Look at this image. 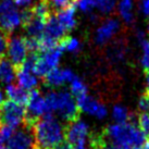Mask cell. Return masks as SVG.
I'll return each mask as SVG.
<instances>
[{"label": "cell", "instance_id": "obj_1", "mask_svg": "<svg viewBox=\"0 0 149 149\" xmlns=\"http://www.w3.org/2000/svg\"><path fill=\"white\" fill-rule=\"evenodd\" d=\"M35 146L42 149H52L64 139V126L51 113H45L32 130Z\"/></svg>", "mask_w": 149, "mask_h": 149}, {"label": "cell", "instance_id": "obj_2", "mask_svg": "<svg viewBox=\"0 0 149 149\" xmlns=\"http://www.w3.org/2000/svg\"><path fill=\"white\" fill-rule=\"evenodd\" d=\"M102 131L110 141L124 149H139L147 139L139 128L130 123L109 125Z\"/></svg>", "mask_w": 149, "mask_h": 149}, {"label": "cell", "instance_id": "obj_3", "mask_svg": "<svg viewBox=\"0 0 149 149\" xmlns=\"http://www.w3.org/2000/svg\"><path fill=\"white\" fill-rule=\"evenodd\" d=\"M59 116L65 121L68 124H72L79 120L81 109L76 104V100L72 94L68 91L57 93V110Z\"/></svg>", "mask_w": 149, "mask_h": 149}, {"label": "cell", "instance_id": "obj_4", "mask_svg": "<svg viewBox=\"0 0 149 149\" xmlns=\"http://www.w3.org/2000/svg\"><path fill=\"white\" fill-rule=\"evenodd\" d=\"M26 113V107L13 102L12 100H3L0 104V125H6L12 128L22 123Z\"/></svg>", "mask_w": 149, "mask_h": 149}, {"label": "cell", "instance_id": "obj_5", "mask_svg": "<svg viewBox=\"0 0 149 149\" xmlns=\"http://www.w3.org/2000/svg\"><path fill=\"white\" fill-rule=\"evenodd\" d=\"M27 46L26 39L23 37H14L11 38L8 42V57L10 62L14 66V70L19 69L24 63L25 59L27 57Z\"/></svg>", "mask_w": 149, "mask_h": 149}, {"label": "cell", "instance_id": "obj_6", "mask_svg": "<svg viewBox=\"0 0 149 149\" xmlns=\"http://www.w3.org/2000/svg\"><path fill=\"white\" fill-rule=\"evenodd\" d=\"M88 130V125L81 120L72 124H66L64 125V138L69 144L74 147L81 143H85Z\"/></svg>", "mask_w": 149, "mask_h": 149}, {"label": "cell", "instance_id": "obj_7", "mask_svg": "<svg viewBox=\"0 0 149 149\" xmlns=\"http://www.w3.org/2000/svg\"><path fill=\"white\" fill-rule=\"evenodd\" d=\"M35 145L33 132L23 126V128L13 133L7 143L8 149H31Z\"/></svg>", "mask_w": 149, "mask_h": 149}, {"label": "cell", "instance_id": "obj_8", "mask_svg": "<svg viewBox=\"0 0 149 149\" xmlns=\"http://www.w3.org/2000/svg\"><path fill=\"white\" fill-rule=\"evenodd\" d=\"M74 77V74L71 70H68V69L60 70L58 68H56L44 77V84L47 87L57 88L63 85L65 82H72Z\"/></svg>", "mask_w": 149, "mask_h": 149}, {"label": "cell", "instance_id": "obj_9", "mask_svg": "<svg viewBox=\"0 0 149 149\" xmlns=\"http://www.w3.org/2000/svg\"><path fill=\"white\" fill-rule=\"evenodd\" d=\"M76 100V104L79 107L81 110L96 116L99 119H102L107 116V109L104 104H99L96 99H94L91 96H84L82 98H79Z\"/></svg>", "mask_w": 149, "mask_h": 149}, {"label": "cell", "instance_id": "obj_10", "mask_svg": "<svg viewBox=\"0 0 149 149\" xmlns=\"http://www.w3.org/2000/svg\"><path fill=\"white\" fill-rule=\"evenodd\" d=\"M21 24V14L17 12L15 8L0 13V29L4 33H11Z\"/></svg>", "mask_w": 149, "mask_h": 149}, {"label": "cell", "instance_id": "obj_11", "mask_svg": "<svg viewBox=\"0 0 149 149\" xmlns=\"http://www.w3.org/2000/svg\"><path fill=\"white\" fill-rule=\"evenodd\" d=\"M119 29V22L116 20H107L96 32L95 40L97 44H104Z\"/></svg>", "mask_w": 149, "mask_h": 149}, {"label": "cell", "instance_id": "obj_12", "mask_svg": "<svg viewBox=\"0 0 149 149\" xmlns=\"http://www.w3.org/2000/svg\"><path fill=\"white\" fill-rule=\"evenodd\" d=\"M65 32L66 31L63 29L62 25L60 24L57 17L51 15L50 19L48 20V22H47V24H46L42 34H45L46 36H48L51 39L59 42L63 37H65Z\"/></svg>", "mask_w": 149, "mask_h": 149}, {"label": "cell", "instance_id": "obj_13", "mask_svg": "<svg viewBox=\"0 0 149 149\" xmlns=\"http://www.w3.org/2000/svg\"><path fill=\"white\" fill-rule=\"evenodd\" d=\"M6 93L10 100H12L13 102L21 104L23 107H27L29 102V91L22 88L21 86L9 84L6 87Z\"/></svg>", "mask_w": 149, "mask_h": 149}, {"label": "cell", "instance_id": "obj_14", "mask_svg": "<svg viewBox=\"0 0 149 149\" xmlns=\"http://www.w3.org/2000/svg\"><path fill=\"white\" fill-rule=\"evenodd\" d=\"M57 19L60 22V24L63 26V29L68 31H71L72 29L75 27L76 24V20H75V8L74 4L69 6L64 9H61L58 13H57Z\"/></svg>", "mask_w": 149, "mask_h": 149}, {"label": "cell", "instance_id": "obj_15", "mask_svg": "<svg viewBox=\"0 0 149 149\" xmlns=\"http://www.w3.org/2000/svg\"><path fill=\"white\" fill-rule=\"evenodd\" d=\"M14 75L15 70L12 63L8 61L4 57L0 59V83L9 85V83H11L14 79Z\"/></svg>", "mask_w": 149, "mask_h": 149}, {"label": "cell", "instance_id": "obj_16", "mask_svg": "<svg viewBox=\"0 0 149 149\" xmlns=\"http://www.w3.org/2000/svg\"><path fill=\"white\" fill-rule=\"evenodd\" d=\"M61 54H62V50L57 46L54 49L49 50V51H46V52H42V54H40V58H42V60L44 61L46 65L48 66V69L51 71L58 66Z\"/></svg>", "mask_w": 149, "mask_h": 149}, {"label": "cell", "instance_id": "obj_17", "mask_svg": "<svg viewBox=\"0 0 149 149\" xmlns=\"http://www.w3.org/2000/svg\"><path fill=\"white\" fill-rule=\"evenodd\" d=\"M15 74L17 76L19 86H21L26 91H29V89L32 91V89L36 88L38 82L35 75H33L29 72H25V71H17Z\"/></svg>", "mask_w": 149, "mask_h": 149}, {"label": "cell", "instance_id": "obj_18", "mask_svg": "<svg viewBox=\"0 0 149 149\" xmlns=\"http://www.w3.org/2000/svg\"><path fill=\"white\" fill-rule=\"evenodd\" d=\"M71 91L75 99L82 98L84 96H87V87L86 85L77 77H74V79L71 82Z\"/></svg>", "mask_w": 149, "mask_h": 149}, {"label": "cell", "instance_id": "obj_19", "mask_svg": "<svg viewBox=\"0 0 149 149\" xmlns=\"http://www.w3.org/2000/svg\"><path fill=\"white\" fill-rule=\"evenodd\" d=\"M119 10L125 21L128 23L133 21V0H121L119 3Z\"/></svg>", "mask_w": 149, "mask_h": 149}, {"label": "cell", "instance_id": "obj_20", "mask_svg": "<svg viewBox=\"0 0 149 149\" xmlns=\"http://www.w3.org/2000/svg\"><path fill=\"white\" fill-rule=\"evenodd\" d=\"M58 47L60 49L64 50H69V51H72V52H75L79 49V40H76L75 38L69 37V36H65L63 37L58 44Z\"/></svg>", "mask_w": 149, "mask_h": 149}, {"label": "cell", "instance_id": "obj_21", "mask_svg": "<svg viewBox=\"0 0 149 149\" xmlns=\"http://www.w3.org/2000/svg\"><path fill=\"white\" fill-rule=\"evenodd\" d=\"M128 116L130 113L127 110L122 106H116L113 108V119L116 122H118V124H124L127 123Z\"/></svg>", "mask_w": 149, "mask_h": 149}, {"label": "cell", "instance_id": "obj_22", "mask_svg": "<svg viewBox=\"0 0 149 149\" xmlns=\"http://www.w3.org/2000/svg\"><path fill=\"white\" fill-rule=\"evenodd\" d=\"M137 127L144 133L147 138H149V114L146 112H141L137 118Z\"/></svg>", "mask_w": 149, "mask_h": 149}, {"label": "cell", "instance_id": "obj_23", "mask_svg": "<svg viewBox=\"0 0 149 149\" xmlns=\"http://www.w3.org/2000/svg\"><path fill=\"white\" fill-rule=\"evenodd\" d=\"M97 8L99 9L101 12L109 13L116 7V0H95Z\"/></svg>", "mask_w": 149, "mask_h": 149}, {"label": "cell", "instance_id": "obj_24", "mask_svg": "<svg viewBox=\"0 0 149 149\" xmlns=\"http://www.w3.org/2000/svg\"><path fill=\"white\" fill-rule=\"evenodd\" d=\"M13 133H14V128L6 126V125L0 126V147H2L4 143H8V141L13 135Z\"/></svg>", "mask_w": 149, "mask_h": 149}, {"label": "cell", "instance_id": "obj_25", "mask_svg": "<svg viewBox=\"0 0 149 149\" xmlns=\"http://www.w3.org/2000/svg\"><path fill=\"white\" fill-rule=\"evenodd\" d=\"M143 45V58H141V65L144 68L145 72H149V40H143L141 42Z\"/></svg>", "mask_w": 149, "mask_h": 149}, {"label": "cell", "instance_id": "obj_26", "mask_svg": "<svg viewBox=\"0 0 149 149\" xmlns=\"http://www.w3.org/2000/svg\"><path fill=\"white\" fill-rule=\"evenodd\" d=\"M138 108L141 112H149V91H146L139 98L138 101Z\"/></svg>", "mask_w": 149, "mask_h": 149}, {"label": "cell", "instance_id": "obj_27", "mask_svg": "<svg viewBox=\"0 0 149 149\" xmlns=\"http://www.w3.org/2000/svg\"><path fill=\"white\" fill-rule=\"evenodd\" d=\"M8 42H9V37L8 34L2 32L0 29V59L4 57V52L7 50V47H8Z\"/></svg>", "mask_w": 149, "mask_h": 149}, {"label": "cell", "instance_id": "obj_28", "mask_svg": "<svg viewBox=\"0 0 149 149\" xmlns=\"http://www.w3.org/2000/svg\"><path fill=\"white\" fill-rule=\"evenodd\" d=\"M79 0H51V4H54V7L60 9H64L69 6L74 4Z\"/></svg>", "mask_w": 149, "mask_h": 149}, {"label": "cell", "instance_id": "obj_29", "mask_svg": "<svg viewBox=\"0 0 149 149\" xmlns=\"http://www.w3.org/2000/svg\"><path fill=\"white\" fill-rule=\"evenodd\" d=\"M77 6L82 11H89L94 6H96V2L95 0H79Z\"/></svg>", "mask_w": 149, "mask_h": 149}, {"label": "cell", "instance_id": "obj_30", "mask_svg": "<svg viewBox=\"0 0 149 149\" xmlns=\"http://www.w3.org/2000/svg\"><path fill=\"white\" fill-rule=\"evenodd\" d=\"M14 9V1L13 0H1L0 1V13H4Z\"/></svg>", "mask_w": 149, "mask_h": 149}, {"label": "cell", "instance_id": "obj_31", "mask_svg": "<svg viewBox=\"0 0 149 149\" xmlns=\"http://www.w3.org/2000/svg\"><path fill=\"white\" fill-rule=\"evenodd\" d=\"M52 149H73V146L71 145V144H69L66 141H63L62 143H60L59 145H57Z\"/></svg>", "mask_w": 149, "mask_h": 149}, {"label": "cell", "instance_id": "obj_32", "mask_svg": "<svg viewBox=\"0 0 149 149\" xmlns=\"http://www.w3.org/2000/svg\"><path fill=\"white\" fill-rule=\"evenodd\" d=\"M14 1V4H17V7H21V8H25L27 7L32 0H13Z\"/></svg>", "mask_w": 149, "mask_h": 149}, {"label": "cell", "instance_id": "obj_33", "mask_svg": "<svg viewBox=\"0 0 149 149\" xmlns=\"http://www.w3.org/2000/svg\"><path fill=\"white\" fill-rule=\"evenodd\" d=\"M141 9H143V12L145 13L146 15H149V0H143Z\"/></svg>", "mask_w": 149, "mask_h": 149}, {"label": "cell", "instance_id": "obj_34", "mask_svg": "<svg viewBox=\"0 0 149 149\" xmlns=\"http://www.w3.org/2000/svg\"><path fill=\"white\" fill-rule=\"evenodd\" d=\"M73 149H86L85 148V143H81V144H79V145L74 146Z\"/></svg>", "mask_w": 149, "mask_h": 149}, {"label": "cell", "instance_id": "obj_35", "mask_svg": "<svg viewBox=\"0 0 149 149\" xmlns=\"http://www.w3.org/2000/svg\"><path fill=\"white\" fill-rule=\"evenodd\" d=\"M146 83H147V91H149V72L146 73Z\"/></svg>", "mask_w": 149, "mask_h": 149}, {"label": "cell", "instance_id": "obj_36", "mask_svg": "<svg viewBox=\"0 0 149 149\" xmlns=\"http://www.w3.org/2000/svg\"><path fill=\"white\" fill-rule=\"evenodd\" d=\"M141 149H149V139H148V141H145V144L143 145Z\"/></svg>", "mask_w": 149, "mask_h": 149}, {"label": "cell", "instance_id": "obj_37", "mask_svg": "<svg viewBox=\"0 0 149 149\" xmlns=\"http://www.w3.org/2000/svg\"><path fill=\"white\" fill-rule=\"evenodd\" d=\"M3 102V93L1 91V88H0V104Z\"/></svg>", "mask_w": 149, "mask_h": 149}, {"label": "cell", "instance_id": "obj_38", "mask_svg": "<svg viewBox=\"0 0 149 149\" xmlns=\"http://www.w3.org/2000/svg\"><path fill=\"white\" fill-rule=\"evenodd\" d=\"M31 149H42V148H39V147H37V146H35V145H34L33 147H32V148H31Z\"/></svg>", "mask_w": 149, "mask_h": 149}, {"label": "cell", "instance_id": "obj_39", "mask_svg": "<svg viewBox=\"0 0 149 149\" xmlns=\"http://www.w3.org/2000/svg\"><path fill=\"white\" fill-rule=\"evenodd\" d=\"M0 149H8L7 147H0Z\"/></svg>", "mask_w": 149, "mask_h": 149}, {"label": "cell", "instance_id": "obj_40", "mask_svg": "<svg viewBox=\"0 0 149 149\" xmlns=\"http://www.w3.org/2000/svg\"><path fill=\"white\" fill-rule=\"evenodd\" d=\"M148 31H149V24H148Z\"/></svg>", "mask_w": 149, "mask_h": 149}, {"label": "cell", "instance_id": "obj_41", "mask_svg": "<svg viewBox=\"0 0 149 149\" xmlns=\"http://www.w3.org/2000/svg\"><path fill=\"white\" fill-rule=\"evenodd\" d=\"M139 149H141V148H139Z\"/></svg>", "mask_w": 149, "mask_h": 149}, {"label": "cell", "instance_id": "obj_42", "mask_svg": "<svg viewBox=\"0 0 149 149\" xmlns=\"http://www.w3.org/2000/svg\"><path fill=\"white\" fill-rule=\"evenodd\" d=\"M0 126H1V125H0Z\"/></svg>", "mask_w": 149, "mask_h": 149}]
</instances>
